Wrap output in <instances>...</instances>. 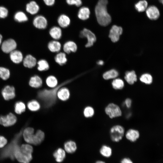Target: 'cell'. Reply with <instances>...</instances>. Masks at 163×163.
Masks as SVG:
<instances>
[{"label": "cell", "mask_w": 163, "mask_h": 163, "mask_svg": "<svg viewBox=\"0 0 163 163\" xmlns=\"http://www.w3.org/2000/svg\"><path fill=\"white\" fill-rule=\"evenodd\" d=\"M20 141H17L13 148V155L21 163H29L32 158V146L29 144L19 145Z\"/></svg>", "instance_id": "cell-2"}, {"label": "cell", "mask_w": 163, "mask_h": 163, "mask_svg": "<svg viewBox=\"0 0 163 163\" xmlns=\"http://www.w3.org/2000/svg\"><path fill=\"white\" fill-rule=\"evenodd\" d=\"M33 23L34 26L39 29H45L47 26V21L43 16L38 15L34 19Z\"/></svg>", "instance_id": "cell-11"}, {"label": "cell", "mask_w": 163, "mask_h": 163, "mask_svg": "<svg viewBox=\"0 0 163 163\" xmlns=\"http://www.w3.org/2000/svg\"><path fill=\"white\" fill-rule=\"evenodd\" d=\"M2 37L1 34H0V45L2 43Z\"/></svg>", "instance_id": "cell-50"}, {"label": "cell", "mask_w": 163, "mask_h": 163, "mask_svg": "<svg viewBox=\"0 0 163 163\" xmlns=\"http://www.w3.org/2000/svg\"><path fill=\"white\" fill-rule=\"evenodd\" d=\"M46 83L49 87L53 88L58 85V80L55 76L50 75L46 78Z\"/></svg>", "instance_id": "cell-36"}, {"label": "cell", "mask_w": 163, "mask_h": 163, "mask_svg": "<svg viewBox=\"0 0 163 163\" xmlns=\"http://www.w3.org/2000/svg\"><path fill=\"white\" fill-rule=\"evenodd\" d=\"M125 136L128 140L132 142H134L139 138V133L137 130L130 129L127 131Z\"/></svg>", "instance_id": "cell-21"}, {"label": "cell", "mask_w": 163, "mask_h": 163, "mask_svg": "<svg viewBox=\"0 0 163 163\" xmlns=\"http://www.w3.org/2000/svg\"><path fill=\"white\" fill-rule=\"evenodd\" d=\"M34 131V129L30 127L26 128L23 131L22 135L24 140L28 144H32Z\"/></svg>", "instance_id": "cell-12"}, {"label": "cell", "mask_w": 163, "mask_h": 163, "mask_svg": "<svg viewBox=\"0 0 163 163\" xmlns=\"http://www.w3.org/2000/svg\"><path fill=\"white\" fill-rule=\"evenodd\" d=\"M10 72L8 69L4 67H0V77L3 80H6L9 77Z\"/></svg>", "instance_id": "cell-39"}, {"label": "cell", "mask_w": 163, "mask_h": 163, "mask_svg": "<svg viewBox=\"0 0 163 163\" xmlns=\"http://www.w3.org/2000/svg\"><path fill=\"white\" fill-rule=\"evenodd\" d=\"M45 138L44 133L40 130H37L34 134L32 144L38 145L43 141Z\"/></svg>", "instance_id": "cell-15"}, {"label": "cell", "mask_w": 163, "mask_h": 163, "mask_svg": "<svg viewBox=\"0 0 163 163\" xmlns=\"http://www.w3.org/2000/svg\"><path fill=\"white\" fill-rule=\"evenodd\" d=\"M70 93L69 90L66 87L60 88L57 93V97L62 101H66L69 97Z\"/></svg>", "instance_id": "cell-18"}, {"label": "cell", "mask_w": 163, "mask_h": 163, "mask_svg": "<svg viewBox=\"0 0 163 163\" xmlns=\"http://www.w3.org/2000/svg\"><path fill=\"white\" fill-rule=\"evenodd\" d=\"M90 14V11L88 7H82L79 9L78 16L80 19L85 20L89 18Z\"/></svg>", "instance_id": "cell-23"}, {"label": "cell", "mask_w": 163, "mask_h": 163, "mask_svg": "<svg viewBox=\"0 0 163 163\" xmlns=\"http://www.w3.org/2000/svg\"><path fill=\"white\" fill-rule=\"evenodd\" d=\"M122 32L123 29L122 27L113 25L110 30L109 37L112 42H116L119 40L120 36Z\"/></svg>", "instance_id": "cell-9"}, {"label": "cell", "mask_w": 163, "mask_h": 163, "mask_svg": "<svg viewBox=\"0 0 163 163\" xmlns=\"http://www.w3.org/2000/svg\"><path fill=\"white\" fill-rule=\"evenodd\" d=\"M10 53V59L13 62L18 64L23 60V55L20 51L14 50Z\"/></svg>", "instance_id": "cell-16"}, {"label": "cell", "mask_w": 163, "mask_h": 163, "mask_svg": "<svg viewBox=\"0 0 163 163\" xmlns=\"http://www.w3.org/2000/svg\"><path fill=\"white\" fill-rule=\"evenodd\" d=\"M77 46L76 43L72 41L66 42L63 46V50L66 53L69 54L71 52H75L77 50Z\"/></svg>", "instance_id": "cell-17"}, {"label": "cell", "mask_w": 163, "mask_h": 163, "mask_svg": "<svg viewBox=\"0 0 163 163\" xmlns=\"http://www.w3.org/2000/svg\"><path fill=\"white\" fill-rule=\"evenodd\" d=\"M146 13L148 18L152 20L157 19L160 16V13L158 9L153 5L147 8L146 10Z\"/></svg>", "instance_id": "cell-13"}, {"label": "cell", "mask_w": 163, "mask_h": 163, "mask_svg": "<svg viewBox=\"0 0 163 163\" xmlns=\"http://www.w3.org/2000/svg\"><path fill=\"white\" fill-rule=\"evenodd\" d=\"M124 133V129L123 126L119 125L114 126L110 130L111 139L114 142H118L122 139Z\"/></svg>", "instance_id": "cell-4"}, {"label": "cell", "mask_w": 163, "mask_h": 163, "mask_svg": "<svg viewBox=\"0 0 163 163\" xmlns=\"http://www.w3.org/2000/svg\"><path fill=\"white\" fill-rule=\"evenodd\" d=\"M57 21L59 26L64 28L69 25L70 23V20L68 16L65 14H62L58 17Z\"/></svg>", "instance_id": "cell-25"}, {"label": "cell", "mask_w": 163, "mask_h": 163, "mask_svg": "<svg viewBox=\"0 0 163 163\" xmlns=\"http://www.w3.org/2000/svg\"><path fill=\"white\" fill-rule=\"evenodd\" d=\"M17 121L16 116L10 113L5 115L0 116V124L5 127H9L14 125Z\"/></svg>", "instance_id": "cell-7"}, {"label": "cell", "mask_w": 163, "mask_h": 163, "mask_svg": "<svg viewBox=\"0 0 163 163\" xmlns=\"http://www.w3.org/2000/svg\"><path fill=\"white\" fill-rule=\"evenodd\" d=\"M118 75V72L114 69H111L105 72L103 75L104 78L105 80L117 77Z\"/></svg>", "instance_id": "cell-37"}, {"label": "cell", "mask_w": 163, "mask_h": 163, "mask_svg": "<svg viewBox=\"0 0 163 163\" xmlns=\"http://www.w3.org/2000/svg\"><path fill=\"white\" fill-rule=\"evenodd\" d=\"M23 65L26 67L29 68H32L35 66L37 63L36 59L30 55L26 56L23 59Z\"/></svg>", "instance_id": "cell-19"}, {"label": "cell", "mask_w": 163, "mask_h": 163, "mask_svg": "<svg viewBox=\"0 0 163 163\" xmlns=\"http://www.w3.org/2000/svg\"><path fill=\"white\" fill-rule=\"evenodd\" d=\"M27 107L30 111H36L40 109V105L37 101L33 100L30 101L28 102Z\"/></svg>", "instance_id": "cell-31"}, {"label": "cell", "mask_w": 163, "mask_h": 163, "mask_svg": "<svg viewBox=\"0 0 163 163\" xmlns=\"http://www.w3.org/2000/svg\"><path fill=\"white\" fill-rule=\"evenodd\" d=\"M105 112L111 118L120 117L122 114L121 110L119 106L113 103L109 104L106 107Z\"/></svg>", "instance_id": "cell-6"}, {"label": "cell", "mask_w": 163, "mask_h": 163, "mask_svg": "<svg viewBox=\"0 0 163 163\" xmlns=\"http://www.w3.org/2000/svg\"><path fill=\"white\" fill-rule=\"evenodd\" d=\"M107 0H99L95 8V12L97 21L101 26H106L111 22L110 15L107 12Z\"/></svg>", "instance_id": "cell-3"}, {"label": "cell", "mask_w": 163, "mask_h": 163, "mask_svg": "<svg viewBox=\"0 0 163 163\" xmlns=\"http://www.w3.org/2000/svg\"><path fill=\"white\" fill-rule=\"evenodd\" d=\"M8 14V11L5 7L0 6V18L3 19L6 18Z\"/></svg>", "instance_id": "cell-42"}, {"label": "cell", "mask_w": 163, "mask_h": 163, "mask_svg": "<svg viewBox=\"0 0 163 163\" xmlns=\"http://www.w3.org/2000/svg\"><path fill=\"white\" fill-rule=\"evenodd\" d=\"M140 80L147 84H151L152 81V76L148 74H145L142 75L140 78Z\"/></svg>", "instance_id": "cell-40"}, {"label": "cell", "mask_w": 163, "mask_h": 163, "mask_svg": "<svg viewBox=\"0 0 163 163\" xmlns=\"http://www.w3.org/2000/svg\"><path fill=\"white\" fill-rule=\"evenodd\" d=\"M14 19L16 21L20 23L26 22L28 20L27 16L25 13L21 11H18L15 14Z\"/></svg>", "instance_id": "cell-29"}, {"label": "cell", "mask_w": 163, "mask_h": 163, "mask_svg": "<svg viewBox=\"0 0 163 163\" xmlns=\"http://www.w3.org/2000/svg\"><path fill=\"white\" fill-rule=\"evenodd\" d=\"M148 7V3L145 0H141L135 5L136 9L139 12H143Z\"/></svg>", "instance_id": "cell-33"}, {"label": "cell", "mask_w": 163, "mask_h": 163, "mask_svg": "<svg viewBox=\"0 0 163 163\" xmlns=\"http://www.w3.org/2000/svg\"><path fill=\"white\" fill-rule=\"evenodd\" d=\"M80 37L81 38H86L87 40L85 45V47H89L92 46L96 40L95 35L90 30L86 28H84L80 32Z\"/></svg>", "instance_id": "cell-5"}, {"label": "cell", "mask_w": 163, "mask_h": 163, "mask_svg": "<svg viewBox=\"0 0 163 163\" xmlns=\"http://www.w3.org/2000/svg\"><path fill=\"white\" fill-rule=\"evenodd\" d=\"M67 3L69 5H75L79 7L82 4L81 0H66Z\"/></svg>", "instance_id": "cell-43"}, {"label": "cell", "mask_w": 163, "mask_h": 163, "mask_svg": "<svg viewBox=\"0 0 163 163\" xmlns=\"http://www.w3.org/2000/svg\"><path fill=\"white\" fill-rule=\"evenodd\" d=\"M100 152L103 156L108 158L111 155L112 150L110 147L106 145H104L101 148Z\"/></svg>", "instance_id": "cell-35"}, {"label": "cell", "mask_w": 163, "mask_h": 163, "mask_svg": "<svg viewBox=\"0 0 163 163\" xmlns=\"http://www.w3.org/2000/svg\"><path fill=\"white\" fill-rule=\"evenodd\" d=\"M104 63V62L103 61L101 60L97 62V64L98 65H102Z\"/></svg>", "instance_id": "cell-48"}, {"label": "cell", "mask_w": 163, "mask_h": 163, "mask_svg": "<svg viewBox=\"0 0 163 163\" xmlns=\"http://www.w3.org/2000/svg\"><path fill=\"white\" fill-rule=\"evenodd\" d=\"M29 85L32 87L38 88L41 87L43 81L41 78L37 75L32 77L29 81Z\"/></svg>", "instance_id": "cell-22"}, {"label": "cell", "mask_w": 163, "mask_h": 163, "mask_svg": "<svg viewBox=\"0 0 163 163\" xmlns=\"http://www.w3.org/2000/svg\"><path fill=\"white\" fill-rule=\"evenodd\" d=\"M45 4L48 6L53 5L55 2V0H43Z\"/></svg>", "instance_id": "cell-45"}, {"label": "cell", "mask_w": 163, "mask_h": 163, "mask_svg": "<svg viewBox=\"0 0 163 163\" xmlns=\"http://www.w3.org/2000/svg\"><path fill=\"white\" fill-rule=\"evenodd\" d=\"M38 70L40 71H43L48 70L49 69V65L48 62L45 60L42 59L37 62Z\"/></svg>", "instance_id": "cell-34"}, {"label": "cell", "mask_w": 163, "mask_h": 163, "mask_svg": "<svg viewBox=\"0 0 163 163\" xmlns=\"http://www.w3.org/2000/svg\"><path fill=\"white\" fill-rule=\"evenodd\" d=\"M113 87L115 89H121L124 86L123 81L119 78L113 80L112 83Z\"/></svg>", "instance_id": "cell-38"}, {"label": "cell", "mask_w": 163, "mask_h": 163, "mask_svg": "<svg viewBox=\"0 0 163 163\" xmlns=\"http://www.w3.org/2000/svg\"><path fill=\"white\" fill-rule=\"evenodd\" d=\"M73 79L66 81L51 89H44L39 91L37 97L40 101L43 107L48 108L54 105L57 100V93L59 89L71 82Z\"/></svg>", "instance_id": "cell-1"}, {"label": "cell", "mask_w": 163, "mask_h": 163, "mask_svg": "<svg viewBox=\"0 0 163 163\" xmlns=\"http://www.w3.org/2000/svg\"><path fill=\"white\" fill-rule=\"evenodd\" d=\"M40 10V7L35 1H32L26 6V10L27 12L32 15L37 14Z\"/></svg>", "instance_id": "cell-14"}, {"label": "cell", "mask_w": 163, "mask_h": 163, "mask_svg": "<svg viewBox=\"0 0 163 163\" xmlns=\"http://www.w3.org/2000/svg\"><path fill=\"white\" fill-rule=\"evenodd\" d=\"M49 34L52 38L58 40L60 39L62 37V31L59 27L54 26L50 29Z\"/></svg>", "instance_id": "cell-24"}, {"label": "cell", "mask_w": 163, "mask_h": 163, "mask_svg": "<svg viewBox=\"0 0 163 163\" xmlns=\"http://www.w3.org/2000/svg\"><path fill=\"white\" fill-rule=\"evenodd\" d=\"M125 79L129 84H133L137 80V76L135 71H132L126 72L125 76Z\"/></svg>", "instance_id": "cell-28"}, {"label": "cell", "mask_w": 163, "mask_h": 163, "mask_svg": "<svg viewBox=\"0 0 163 163\" xmlns=\"http://www.w3.org/2000/svg\"><path fill=\"white\" fill-rule=\"evenodd\" d=\"M95 163H105V162L103 161L99 160L96 161Z\"/></svg>", "instance_id": "cell-49"}, {"label": "cell", "mask_w": 163, "mask_h": 163, "mask_svg": "<svg viewBox=\"0 0 163 163\" xmlns=\"http://www.w3.org/2000/svg\"><path fill=\"white\" fill-rule=\"evenodd\" d=\"M84 116L87 118L92 117L94 114V109L91 107L88 106L86 107L84 110Z\"/></svg>", "instance_id": "cell-41"}, {"label": "cell", "mask_w": 163, "mask_h": 163, "mask_svg": "<svg viewBox=\"0 0 163 163\" xmlns=\"http://www.w3.org/2000/svg\"><path fill=\"white\" fill-rule=\"evenodd\" d=\"M64 150L69 153H73L75 152L77 148V145L75 142L69 140L66 142L64 144Z\"/></svg>", "instance_id": "cell-26"}, {"label": "cell", "mask_w": 163, "mask_h": 163, "mask_svg": "<svg viewBox=\"0 0 163 163\" xmlns=\"http://www.w3.org/2000/svg\"><path fill=\"white\" fill-rule=\"evenodd\" d=\"M16 47L15 41L12 39H9L5 40L2 43L1 49L4 52L9 53L15 50Z\"/></svg>", "instance_id": "cell-8"}, {"label": "cell", "mask_w": 163, "mask_h": 163, "mask_svg": "<svg viewBox=\"0 0 163 163\" xmlns=\"http://www.w3.org/2000/svg\"><path fill=\"white\" fill-rule=\"evenodd\" d=\"M159 1H160V3H163V0H159Z\"/></svg>", "instance_id": "cell-51"}, {"label": "cell", "mask_w": 163, "mask_h": 163, "mask_svg": "<svg viewBox=\"0 0 163 163\" xmlns=\"http://www.w3.org/2000/svg\"><path fill=\"white\" fill-rule=\"evenodd\" d=\"M7 139L2 136H0V148L4 147L7 143Z\"/></svg>", "instance_id": "cell-44"}, {"label": "cell", "mask_w": 163, "mask_h": 163, "mask_svg": "<svg viewBox=\"0 0 163 163\" xmlns=\"http://www.w3.org/2000/svg\"><path fill=\"white\" fill-rule=\"evenodd\" d=\"M53 155L56 162H61L63 161L66 157V152L62 149L59 148L55 151Z\"/></svg>", "instance_id": "cell-20"}, {"label": "cell", "mask_w": 163, "mask_h": 163, "mask_svg": "<svg viewBox=\"0 0 163 163\" xmlns=\"http://www.w3.org/2000/svg\"><path fill=\"white\" fill-rule=\"evenodd\" d=\"M121 163H133V162L130 158H125L122 160Z\"/></svg>", "instance_id": "cell-47"}, {"label": "cell", "mask_w": 163, "mask_h": 163, "mask_svg": "<svg viewBox=\"0 0 163 163\" xmlns=\"http://www.w3.org/2000/svg\"><path fill=\"white\" fill-rule=\"evenodd\" d=\"M48 47L51 52L53 53L57 52L61 50V45L59 42L56 40H52L48 43Z\"/></svg>", "instance_id": "cell-27"}, {"label": "cell", "mask_w": 163, "mask_h": 163, "mask_svg": "<svg viewBox=\"0 0 163 163\" xmlns=\"http://www.w3.org/2000/svg\"><path fill=\"white\" fill-rule=\"evenodd\" d=\"M56 62L60 66L65 64L67 61L66 54L63 52H60L57 53L55 57Z\"/></svg>", "instance_id": "cell-30"}, {"label": "cell", "mask_w": 163, "mask_h": 163, "mask_svg": "<svg viewBox=\"0 0 163 163\" xmlns=\"http://www.w3.org/2000/svg\"><path fill=\"white\" fill-rule=\"evenodd\" d=\"M26 110L25 104L21 101L16 102L14 105V111L17 114H20L24 112Z\"/></svg>", "instance_id": "cell-32"}, {"label": "cell", "mask_w": 163, "mask_h": 163, "mask_svg": "<svg viewBox=\"0 0 163 163\" xmlns=\"http://www.w3.org/2000/svg\"><path fill=\"white\" fill-rule=\"evenodd\" d=\"M124 103L126 107L129 108L131 105L132 101L129 98H127L125 100Z\"/></svg>", "instance_id": "cell-46"}, {"label": "cell", "mask_w": 163, "mask_h": 163, "mask_svg": "<svg viewBox=\"0 0 163 163\" xmlns=\"http://www.w3.org/2000/svg\"><path fill=\"white\" fill-rule=\"evenodd\" d=\"M1 93L4 99L6 101L12 99L15 96V89L13 86H6L2 90Z\"/></svg>", "instance_id": "cell-10"}]
</instances>
